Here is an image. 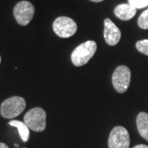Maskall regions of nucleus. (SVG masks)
I'll return each mask as SVG.
<instances>
[{
	"label": "nucleus",
	"instance_id": "nucleus-1",
	"mask_svg": "<svg viewBox=\"0 0 148 148\" xmlns=\"http://www.w3.org/2000/svg\"><path fill=\"white\" fill-rule=\"evenodd\" d=\"M97 45L93 40H87L76 48L71 54V60L73 65L81 67L86 64L95 54Z\"/></svg>",
	"mask_w": 148,
	"mask_h": 148
},
{
	"label": "nucleus",
	"instance_id": "nucleus-2",
	"mask_svg": "<svg viewBox=\"0 0 148 148\" xmlns=\"http://www.w3.org/2000/svg\"><path fill=\"white\" fill-rule=\"evenodd\" d=\"M26 101L21 96H12L3 101L0 106V114L4 119H13L26 109Z\"/></svg>",
	"mask_w": 148,
	"mask_h": 148
},
{
	"label": "nucleus",
	"instance_id": "nucleus-3",
	"mask_svg": "<svg viewBox=\"0 0 148 148\" xmlns=\"http://www.w3.org/2000/svg\"><path fill=\"white\" fill-rule=\"evenodd\" d=\"M24 123L35 132H43L46 128V113L40 107H36L27 112Z\"/></svg>",
	"mask_w": 148,
	"mask_h": 148
},
{
	"label": "nucleus",
	"instance_id": "nucleus-4",
	"mask_svg": "<svg viewBox=\"0 0 148 148\" xmlns=\"http://www.w3.org/2000/svg\"><path fill=\"white\" fill-rule=\"evenodd\" d=\"M131 81V71L127 66L117 67L112 75V82L119 93H124L127 90Z\"/></svg>",
	"mask_w": 148,
	"mask_h": 148
},
{
	"label": "nucleus",
	"instance_id": "nucleus-5",
	"mask_svg": "<svg viewBox=\"0 0 148 148\" xmlns=\"http://www.w3.org/2000/svg\"><path fill=\"white\" fill-rule=\"evenodd\" d=\"M53 30L58 36L69 38L76 33L77 26L72 18L68 16H59L53 21Z\"/></svg>",
	"mask_w": 148,
	"mask_h": 148
},
{
	"label": "nucleus",
	"instance_id": "nucleus-6",
	"mask_svg": "<svg viewBox=\"0 0 148 148\" xmlns=\"http://www.w3.org/2000/svg\"><path fill=\"white\" fill-rule=\"evenodd\" d=\"M129 145L130 137L125 127L116 126L111 130L108 140L109 148H128Z\"/></svg>",
	"mask_w": 148,
	"mask_h": 148
},
{
	"label": "nucleus",
	"instance_id": "nucleus-7",
	"mask_svg": "<svg viewBox=\"0 0 148 148\" xmlns=\"http://www.w3.org/2000/svg\"><path fill=\"white\" fill-rule=\"evenodd\" d=\"M35 14V8L28 1H21L16 3L13 9V15L21 26H27L32 21Z\"/></svg>",
	"mask_w": 148,
	"mask_h": 148
},
{
	"label": "nucleus",
	"instance_id": "nucleus-8",
	"mask_svg": "<svg viewBox=\"0 0 148 148\" xmlns=\"http://www.w3.org/2000/svg\"><path fill=\"white\" fill-rule=\"evenodd\" d=\"M104 26H105L104 37H105L106 43L110 46L116 45L119 42L120 39H121V32H120V30L109 18L105 19Z\"/></svg>",
	"mask_w": 148,
	"mask_h": 148
},
{
	"label": "nucleus",
	"instance_id": "nucleus-9",
	"mask_svg": "<svg viewBox=\"0 0 148 148\" xmlns=\"http://www.w3.org/2000/svg\"><path fill=\"white\" fill-rule=\"evenodd\" d=\"M114 15L123 21H128L136 15L137 9L130 5L129 3H122L115 7Z\"/></svg>",
	"mask_w": 148,
	"mask_h": 148
},
{
	"label": "nucleus",
	"instance_id": "nucleus-10",
	"mask_svg": "<svg viewBox=\"0 0 148 148\" xmlns=\"http://www.w3.org/2000/svg\"><path fill=\"white\" fill-rule=\"evenodd\" d=\"M137 127L139 134L148 141V114L145 112L139 113L137 116Z\"/></svg>",
	"mask_w": 148,
	"mask_h": 148
},
{
	"label": "nucleus",
	"instance_id": "nucleus-11",
	"mask_svg": "<svg viewBox=\"0 0 148 148\" xmlns=\"http://www.w3.org/2000/svg\"><path fill=\"white\" fill-rule=\"evenodd\" d=\"M8 124L12 127H16L18 130V133L21 137V140L24 143H27L29 140L30 137V131H29V127L25 123L18 120H11L8 122Z\"/></svg>",
	"mask_w": 148,
	"mask_h": 148
},
{
	"label": "nucleus",
	"instance_id": "nucleus-12",
	"mask_svg": "<svg viewBox=\"0 0 148 148\" xmlns=\"http://www.w3.org/2000/svg\"><path fill=\"white\" fill-rule=\"evenodd\" d=\"M138 27L143 30H148V8L139 16L138 20Z\"/></svg>",
	"mask_w": 148,
	"mask_h": 148
},
{
	"label": "nucleus",
	"instance_id": "nucleus-13",
	"mask_svg": "<svg viewBox=\"0 0 148 148\" xmlns=\"http://www.w3.org/2000/svg\"><path fill=\"white\" fill-rule=\"evenodd\" d=\"M136 48L140 53H143L148 56V40H139L136 43Z\"/></svg>",
	"mask_w": 148,
	"mask_h": 148
},
{
	"label": "nucleus",
	"instance_id": "nucleus-14",
	"mask_svg": "<svg viewBox=\"0 0 148 148\" xmlns=\"http://www.w3.org/2000/svg\"><path fill=\"white\" fill-rule=\"evenodd\" d=\"M127 3L136 9H141L148 7V0H128Z\"/></svg>",
	"mask_w": 148,
	"mask_h": 148
},
{
	"label": "nucleus",
	"instance_id": "nucleus-15",
	"mask_svg": "<svg viewBox=\"0 0 148 148\" xmlns=\"http://www.w3.org/2000/svg\"><path fill=\"white\" fill-rule=\"evenodd\" d=\"M132 148H148V146L144 145V144H139V145H137V146L133 147Z\"/></svg>",
	"mask_w": 148,
	"mask_h": 148
},
{
	"label": "nucleus",
	"instance_id": "nucleus-16",
	"mask_svg": "<svg viewBox=\"0 0 148 148\" xmlns=\"http://www.w3.org/2000/svg\"><path fill=\"white\" fill-rule=\"evenodd\" d=\"M0 148H9V147L6 145L5 143H0Z\"/></svg>",
	"mask_w": 148,
	"mask_h": 148
},
{
	"label": "nucleus",
	"instance_id": "nucleus-17",
	"mask_svg": "<svg viewBox=\"0 0 148 148\" xmlns=\"http://www.w3.org/2000/svg\"><path fill=\"white\" fill-rule=\"evenodd\" d=\"M91 2H95V3H100V2H102L104 0H90Z\"/></svg>",
	"mask_w": 148,
	"mask_h": 148
},
{
	"label": "nucleus",
	"instance_id": "nucleus-18",
	"mask_svg": "<svg viewBox=\"0 0 148 148\" xmlns=\"http://www.w3.org/2000/svg\"><path fill=\"white\" fill-rule=\"evenodd\" d=\"M0 64H1V56H0Z\"/></svg>",
	"mask_w": 148,
	"mask_h": 148
},
{
	"label": "nucleus",
	"instance_id": "nucleus-19",
	"mask_svg": "<svg viewBox=\"0 0 148 148\" xmlns=\"http://www.w3.org/2000/svg\"><path fill=\"white\" fill-rule=\"evenodd\" d=\"M24 148H26V147H24Z\"/></svg>",
	"mask_w": 148,
	"mask_h": 148
}]
</instances>
